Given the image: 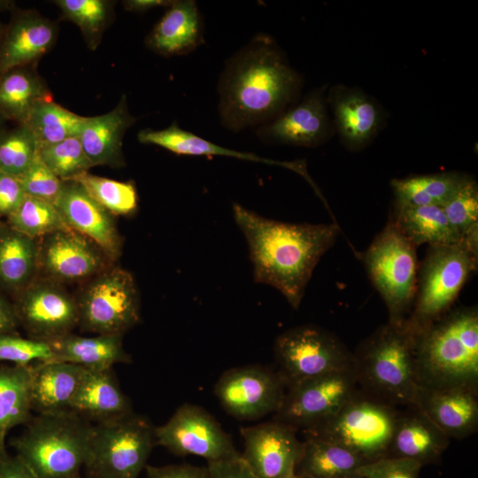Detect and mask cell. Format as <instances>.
Wrapping results in <instances>:
<instances>
[{
  "mask_svg": "<svg viewBox=\"0 0 478 478\" xmlns=\"http://www.w3.org/2000/svg\"><path fill=\"white\" fill-rule=\"evenodd\" d=\"M25 197L19 178L0 170V218L9 217Z\"/></svg>",
  "mask_w": 478,
  "mask_h": 478,
  "instance_id": "obj_46",
  "label": "cell"
},
{
  "mask_svg": "<svg viewBox=\"0 0 478 478\" xmlns=\"http://www.w3.org/2000/svg\"><path fill=\"white\" fill-rule=\"evenodd\" d=\"M12 305L19 325L31 339L49 343L79 325L76 299L50 281L30 283Z\"/></svg>",
  "mask_w": 478,
  "mask_h": 478,
  "instance_id": "obj_15",
  "label": "cell"
},
{
  "mask_svg": "<svg viewBox=\"0 0 478 478\" xmlns=\"http://www.w3.org/2000/svg\"><path fill=\"white\" fill-rule=\"evenodd\" d=\"M50 97L38 76L25 66L0 75V114L23 124L34 105Z\"/></svg>",
  "mask_w": 478,
  "mask_h": 478,
  "instance_id": "obj_35",
  "label": "cell"
},
{
  "mask_svg": "<svg viewBox=\"0 0 478 478\" xmlns=\"http://www.w3.org/2000/svg\"><path fill=\"white\" fill-rule=\"evenodd\" d=\"M450 438L419 408L407 407L397 418L386 457L404 458L422 466L437 462Z\"/></svg>",
  "mask_w": 478,
  "mask_h": 478,
  "instance_id": "obj_25",
  "label": "cell"
},
{
  "mask_svg": "<svg viewBox=\"0 0 478 478\" xmlns=\"http://www.w3.org/2000/svg\"><path fill=\"white\" fill-rule=\"evenodd\" d=\"M7 224L34 240L68 227L55 204L29 196L7 217Z\"/></svg>",
  "mask_w": 478,
  "mask_h": 478,
  "instance_id": "obj_37",
  "label": "cell"
},
{
  "mask_svg": "<svg viewBox=\"0 0 478 478\" xmlns=\"http://www.w3.org/2000/svg\"><path fill=\"white\" fill-rule=\"evenodd\" d=\"M6 120L0 114V133L5 129Z\"/></svg>",
  "mask_w": 478,
  "mask_h": 478,
  "instance_id": "obj_53",
  "label": "cell"
},
{
  "mask_svg": "<svg viewBox=\"0 0 478 478\" xmlns=\"http://www.w3.org/2000/svg\"><path fill=\"white\" fill-rule=\"evenodd\" d=\"M76 299L79 326L96 335H121L140 320L135 280L124 269L108 270L92 280Z\"/></svg>",
  "mask_w": 478,
  "mask_h": 478,
  "instance_id": "obj_11",
  "label": "cell"
},
{
  "mask_svg": "<svg viewBox=\"0 0 478 478\" xmlns=\"http://www.w3.org/2000/svg\"><path fill=\"white\" fill-rule=\"evenodd\" d=\"M288 478H312V477L295 472L292 475H290Z\"/></svg>",
  "mask_w": 478,
  "mask_h": 478,
  "instance_id": "obj_54",
  "label": "cell"
},
{
  "mask_svg": "<svg viewBox=\"0 0 478 478\" xmlns=\"http://www.w3.org/2000/svg\"><path fill=\"white\" fill-rule=\"evenodd\" d=\"M358 391L354 367L309 378L287 388L273 420L304 430L335 412Z\"/></svg>",
  "mask_w": 478,
  "mask_h": 478,
  "instance_id": "obj_12",
  "label": "cell"
},
{
  "mask_svg": "<svg viewBox=\"0 0 478 478\" xmlns=\"http://www.w3.org/2000/svg\"><path fill=\"white\" fill-rule=\"evenodd\" d=\"M43 237L38 249V263L51 278L75 281L102 270V251L81 234L67 227Z\"/></svg>",
  "mask_w": 478,
  "mask_h": 478,
  "instance_id": "obj_20",
  "label": "cell"
},
{
  "mask_svg": "<svg viewBox=\"0 0 478 478\" xmlns=\"http://www.w3.org/2000/svg\"><path fill=\"white\" fill-rule=\"evenodd\" d=\"M155 443L177 456L194 455L207 462L238 454L231 436L203 407L185 403L163 425L155 427Z\"/></svg>",
  "mask_w": 478,
  "mask_h": 478,
  "instance_id": "obj_13",
  "label": "cell"
},
{
  "mask_svg": "<svg viewBox=\"0 0 478 478\" xmlns=\"http://www.w3.org/2000/svg\"><path fill=\"white\" fill-rule=\"evenodd\" d=\"M88 194L112 215H128L138 205V196L132 182L119 181L83 173L74 180Z\"/></svg>",
  "mask_w": 478,
  "mask_h": 478,
  "instance_id": "obj_38",
  "label": "cell"
},
{
  "mask_svg": "<svg viewBox=\"0 0 478 478\" xmlns=\"http://www.w3.org/2000/svg\"><path fill=\"white\" fill-rule=\"evenodd\" d=\"M477 388L468 384L420 386L415 407L450 439H462L478 428Z\"/></svg>",
  "mask_w": 478,
  "mask_h": 478,
  "instance_id": "obj_18",
  "label": "cell"
},
{
  "mask_svg": "<svg viewBox=\"0 0 478 478\" xmlns=\"http://www.w3.org/2000/svg\"><path fill=\"white\" fill-rule=\"evenodd\" d=\"M12 440L35 478H82L94 425L73 412L36 414Z\"/></svg>",
  "mask_w": 478,
  "mask_h": 478,
  "instance_id": "obj_5",
  "label": "cell"
},
{
  "mask_svg": "<svg viewBox=\"0 0 478 478\" xmlns=\"http://www.w3.org/2000/svg\"><path fill=\"white\" fill-rule=\"evenodd\" d=\"M66 226L92 241L104 254L116 258L120 238L112 214L75 181H64L55 203Z\"/></svg>",
  "mask_w": 478,
  "mask_h": 478,
  "instance_id": "obj_21",
  "label": "cell"
},
{
  "mask_svg": "<svg viewBox=\"0 0 478 478\" xmlns=\"http://www.w3.org/2000/svg\"><path fill=\"white\" fill-rule=\"evenodd\" d=\"M478 262V239L429 246L419 266L416 294L406 319L418 332L445 315Z\"/></svg>",
  "mask_w": 478,
  "mask_h": 478,
  "instance_id": "obj_6",
  "label": "cell"
},
{
  "mask_svg": "<svg viewBox=\"0 0 478 478\" xmlns=\"http://www.w3.org/2000/svg\"><path fill=\"white\" fill-rule=\"evenodd\" d=\"M327 103L333 113L335 129L350 150L366 147L382 127L381 106L359 89L335 85L328 90Z\"/></svg>",
  "mask_w": 478,
  "mask_h": 478,
  "instance_id": "obj_19",
  "label": "cell"
},
{
  "mask_svg": "<svg viewBox=\"0 0 478 478\" xmlns=\"http://www.w3.org/2000/svg\"><path fill=\"white\" fill-rule=\"evenodd\" d=\"M137 138L140 143L154 144L179 155L189 156H225L247 161L279 165L293 169L307 177L305 167L296 163L280 162L258 157L253 153L242 152L221 147L191 132L181 129L176 122L165 129H143Z\"/></svg>",
  "mask_w": 478,
  "mask_h": 478,
  "instance_id": "obj_29",
  "label": "cell"
},
{
  "mask_svg": "<svg viewBox=\"0 0 478 478\" xmlns=\"http://www.w3.org/2000/svg\"><path fill=\"white\" fill-rule=\"evenodd\" d=\"M300 75L273 38L258 34L227 62L219 80V114L234 132L261 126L294 103Z\"/></svg>",
  "mask_w": 478,
  "mask_h": 478,
  "instance_id": "obj_1",
  "label": "cell"
},
{
  "mask_svg": "<svg viewBox=\"0 0 478 478\" xmlns=\"http://www.w3.org/2000/svg\"><path fill=\"white\" fill-rule=\"evenodd\" d=\"M233 213L249 246L254 281L277 289L297 309L316 265L336 241L339 227L274 220L237 204Z\"/></svg>",
  "mask_w": 478,
  "mask_h": 478,
  "instance_id": "obj_2",
  "label": "cell"
},
{
  "mask_svg": "<svg viewBox=\"0 0 478 478\" xmlns=\"http://www.w3.org/2000/svg\"><path fill=\"white\" fill-rule=\"evenodd\" d=\"M204 42V21L193 0L173 1L146 39L147 46L166 56L186 55Z\"/></svg>",
  "mask_w": 478,
  "mask_h": 478,
  "instance_id": "obj_26",
  "label": "cell"
},
{
  "mask_svg": "<svg viewBox=\"0 0 478 478\" xmlns=\"http://www.w3.org/2000/svg\"><path fill=\"white\" fill-rule=\"evenodd\" d=\"M56 29L48 19L32 12L15 13L0 41V75L26 66L54 43Z\"/></svg>",
  "mask_w": 478,
  "mask_h": 478,
  "instance_id": "obj_24",
  "label": "cell"
},
{
  "mask_svg": "<svg viewBox=\"0 0 478 478\" xmlns=\"http://www.w3.org/2000/svg\"><path fill=\"white\" fill-rule=\"evenodd\" d=\"M278 372L287 387L328 373L354 367L353 353L333 333L302 325L281 334L274 343Z\"/></svg>",
  "mask_w": 478,
  "mask_h": 478,
  "instance_id": "obj_10",
  "label": "cell"
},
{
  "mask_svg": "<svg viewBox=\"0 0 478 478\" xmlns=\"http://www.w3.org/2000/svg\"><path fill=\"white\" fill-rule=\"evenodd\" d=\"M208 478H258L238 453L227 459L207 462Z\"/></svg>",
  "mask_w": 478,
  "mask_h": 478,
  "instance_id": "obj_47",
  "label": "cell"
},
{
  "mask_svg": "<svg viewBox=\"0 0 478 478\" xmlns=\"http://www.w3.org/2000/svg\"><path fill=\"white\" fill-rule=\"evenodd\" d=\"M135 121V119L127 111L125 96L111 112L85 118L79 139L94 166H119L124 164L122 140L125 132Z\"/></svg>",
  "mask_w": 478,
  "mask_h": 478,
  "instance_id": "obj_27",
  "label": "cell"
},
{
  "mask_svg": "<svg viewBox=\"0 0 478 478\" xmlns=\"http://www.w3.org/2000/svg\"><path fill=\"white\" fill-rule=\"evenodd\" d=\"M297 431L274 420L241 428V457L258 478H288L296 472L303 451Z\"/></svg>",
  "mask_w": 478,
  "mask_h": 478,
  "instance_id": "obj_16",
  "label": "cell"
},
{
  "mask_svg": "<svg viewBox=\"0 0 478 478\" xmlns=\"http://www.w3.org/2000/svg\"><path fill=\"white\" fill-rule=\"evenodd\" d=\"M442 207L462 241L478 237V186L474 179L466 181Z\"/></svg>",
  "mask_w": 478,
  "mask_h": 478,
  "instance_id": "obj_41",
  "label": "cell"
},
{
  "mask_svg": "<svg viewBox=\"0 0 478 478\" xmlns=\"http://www.w3.org/2000/svg\"><path fill=\"white\" fill-rule=\"evenodd\" d=\"M471 178L459 172H445L394 179L390 185L395 206H443Z\"/></svg>",
  "mask_w": 478,
  "mask_h": 478,
  "instance_id": "obj_34",
  "label": "cell"
},
{
  "mask_svg": "<svg viewBox=\"0 0 478 478\" xmlns=\"http://www.w3.org/2000/svg\"><path fill=\"white\" fill-rule=\"evenodd\" d=\"M26 196L55 204L64 186L42 160L39 152L28 168L19 177Z\"/></svg>",
  "mask_w": 478,
  "mask_h": 478,
  "instance_id": "obj_44",
  "label": "cell"
},
{
  "mask_svg": "<svg viewBox=\"0 0 478 478\" xmlns=\"http://www.w3.org/2000/svg\"><path fill=\"white\" fill-rule=\"evenodd\" d=\"M12 6V4H11V2H8V1H0V11H4V10H6V9H11ZM4 29H5V26L2 24V22L0 21V41H1V38L4 35Z\"/></svg>",
  "mask_w": 478,
  "mask_h": 478,
  "instance_id": "obj_52",
  "label": "cell"
},
{
  "mask_svg": "<svg viewBox=\"0 0 478 478\" xmlns=\"http://www.w3.org/2000/svg\"><path fill=\"white\" fill-rule=\"evenodd\" d=\"M416 248L389 218L363 255L367 274L388 308L390 322H403L412 311L419 269Z\"/></svg>",
  "mask_w": 478,
  "mask_h": 478,
  "instance_id": "obj_8",
  "label": "cell"
},
{
  "mask_svg": "<svg viewBox=\"0 0 478 478\" xmlns=\"http://www.w3.org/2000/svg\"><path fill=\"white\" fill-rule=\"evenodd\" d=\"M403 235L415 246L446 245L462 241L440 205L395 206L390 217Z\"/></svg>",
  "mask_w": 478,
  "mask_h": 478,
  "instance_id": "obj_33",
  "label": "cell"
},
{
  "mask_svg": "<svg viewBox=\"0 0 478 478\" xmlns=\"http://www.w3.org/2000/svg\"><path fill=\"white\" fill-rule=\"evenodd\" d=\"M66 18L77 24L89 42L96 41L107 20L108 3L102 0L56 1Z\"/></svg>",
  "mask_w": 478,
  "mask_h": 478,
  "instance_id": "obj_42",
  "label": "cell"
},
{
  "mask_svg": "<svg viewBox=\"0 0 478 478\" xmlns=\"http://www.w3.org/2000/svg\"><path fill=\"white\" fill-rule=\"evenodd\" d=\"M351 478H364V477H351Z\"/></svg>",
  "mask_w": 478,
  "mask_h": 478,
  "instance_id": "obj_55",
  "label": "cell"
},
{
  "mask_svg": "<svg viewBox=\"0 0 478 478\" xmlns=\"http://www.w3.org/2000/svg\"><path fill=\"white\" fill-rule=\"evenodd\" d=\"M418 335L407 320L388 321L361 343L353 358L364 392L396 407L415 406L420 387Z\"/></svg>",
  "mask_w": 478,
  "mask_h": 478,
  "instance_id": "obj_3",
  "label": "cell"
},
{
  "mask_svg": "<svg viewBox=\"0 0 478 478\" xmlns=\"http://www.w3.org/2000/svg\"><path fill=\"white\" fill-rule=\"evenodd\" d=\"M29 366L0 364V463L9 454L5 448L9 430L26 425L34 416L30 405Z\"/></svg>",
  "mask_w": 478,
  "mask_h": 478,
  "instance_id": "obj_31",
  "label": "cell"
},
{
  "mask_svg": "<svg viewBox=\"0 0 478 478\" xmlns=\"http://www.w3.org/2000/svg\"><path fill=\"white\" fill-rule=\"evenodd\" d=\"M39 155L51 172L63 181H73L94 166L79 136L40 147Z\"/></svg>",
  "mask_w": 478,
  "mask_h": 478,
  "instance_id": "obj_40",
  "label": "cell"
},
{
  "mask_svg": "<svg viewBox=\"0 0 478 478\" xmlns=\"http://www.w3.org/2000/svg\"><path fill=\"white\" fill-rule=\"evenodd\" d=\"M420 386H478V312L449 311L418 335Z\"/></svg>",
  "mask_w": 478,
  "mask_h": 478,
  "instance_id": "obj_4",
  "label": "cell"
},
{
  "mask_svg": "<svg viewBox=\"0 0 478 478\" xmlns=\"http://www.w3.org/2000/svg\"><path fill=\"white\" fill-rule=\"evenodd\" d=\"M146 478H208L207 466L174 464L162 466L147 465Z\"/></svg>",
  "mask_w": 478,
  "mask_h": 478,
  "instance_id": "obj_48",
  "label": "cell"
},
{
  "mask_svg": "<svg viewBox=\"0 0 478 478\" xmlns=\"http://www.w3.org/2000/svg\"><path fill=\"white\" fill-rule=\"evenodd\" d=\"M121 335H96L91 337L66 335L49 342L53 359L87 369H110L115 364L131 363L123 347Z\"/></svg>",
  "mask_w": 478,
  "mask_h": 478,
  "instance_id": "obj_28",
  "label": "cell"
},
{
  "mask_svg": "<svg viewBox=\"0 0 478 478\" xmlns=\"http://www.w3.org/2000/svg\"><path fill=\"white\" fill-rule=\"evenodd\" d=\"M301 459L296 473L312 478H351L367 463L349 449L334 442L313 436L303 441Z\"/></svg>",
  "mask_w": 478,
  "mask_h": 478,
  "instance_id": "obj_32",
  "label": "cell"
},
{
  "mask_svg": "<svg viewBox=\"0 0 478 478\" xmlns=\"http://www.w3.org/2000/svg\"><path fill=\"white\" fill-rule=\"evenodd\" d=\"M325 87L307 94L257 129L258 138L269 143L302 147L319 146L330 136L332 126L328 112Z\"/></svg>",
  "mask_w": 478,
  "mask_h": 478,
  "instance_id": "obj_17",
  "label": "cell"
},
{
  "mask_svg": "<svg viewBox=\"0 0 478 478\" xmlns=\"http://www.w3.org/2000/svg\"><path fill=\"white\" fill-rule=\"evenodd\" d=\"M155 443V427L134 412L93 427L84 465L87 478H139Z\"/></svg>",
  "mask_w": 478,
  "mask_h": 478,
  "instance_id": "obj_9",
  "label": "cell"
},
{
  "mask_svg": "<svg viewBox=\"0 0 478 478\" xmlns=\"http://www.w3.org/2000/svg\"><path fill=\"white\" fill-rule=\"evenodd\" d=\"M287 388L278 370L251 365L223 373L214 386V394L229 415L251 420L274 414Z\"/></svg>",
  "mask_w": 478,
  "mask_h": 478,
  "instance_id": "obj_14",
  "label": "cell"
},
{
  "mask_svg": "<svg viewBox=\"0 0 478 478\" xmlns=\"http://www.w3.org/2000/svg\"><path fill=\"white\" fill-rule=\"evenodd\" d=\"M39 152V144L30 129L18 124L0 133V170L19 177Z\"/></svg>",
  "mask_w": 478,
  "mask_h": 478,
  "instance_id": "obj_39",
  "label": "cell"
},
{
  "mask_svg": "<svg viewBox=\"0 0 478 478\" xmlns=\"http://www.w3.org/2000/svg\"><path fill=\"white\" fill-rule=\"evenodd\" d=\"M37 266L35 240L0 223V285L18 295L32 283Z\"/></svg>",
  "mask_w": 478,
  "mask_h": 478,
  "instance_id": "obj_30",
  "label": "cell"
},
{
  "mask_svg": "<svg viewBox=\"0 0 478 478\" xmlns=\"http://www.w3.org/2000/svg\"><path fill=\"white\" fill-rule=\"evenodd\" d=\"M18 325L13 305L0 296V335L15 333Z\"/></svg>",
  "mask_w": 478,
  "mask_h": 478,
  "instance_id": "obj_50",
  "label": "cell"
},
{
  "mask_svg": "<svg viewBox=\"0 0 478 478\" xmlns=\"http://www.w3.org/2000/svg\"><path fill=\"white\" fill-rule=\"evenodd\" d=\"M398 413L396 406L359 390L335 412L302 431L370 462L387 456Z\"/></svg>",
  "mask_w": 478,
  "mask_h": 478,
  "instance_id": "obj_7",
  "label": "cell"
},
{
  "mask_svg": "<svg viewBox=\"0 0 478 478\" xmlns=\"http://www.w3.org/2000/svg\"><path fill=\"white\" fill-rule=\"evenodd\" d=\"M30 405L36 414L71 412L70 406L86 368L57 360L30 366Z\"/></svg>",
  "mask_w": 478,
  "mask_h": 478,
  "instance_id": "obj_23",
  "label": "cell"
},
{
  "mask_svg": "<svg viewBox=\"0 0 478 478\" xmlns=\"http://www.w3.org/2000/svg\"><path fill=\"white\" fill-rule=\"evenodd\" d=\"M423 466L414 460L384 457L363 465L357 472V477L364 478H420Z\"/></svg>",
  "mask_w": 478,
  "mask_h": 478,
  "instance_id": "obj_45",
  "label": "cell"
},
{
  "mask_svg": "<svg viewBox=\"0 0 478 478\" xmlns=\"http://www.w3.org/2000/svg\"><path fill=\"white\" fill-rule=\"evenodd\" d=\"M53 359L49 343L24 338L16 333L0 335V362L17 366H29L35 362Z\"/></svg>",
  "mask_w": 478,
  "mask_h": 478,
  "instance_id": "obj_43",
  "label": "cell"
},
{
  "mask_svg": "<svg viewBox=\"0 0 478 478\" xmlns=\"http://www.w3.org/2000/svg\"><path fill=\"white\" fill-rule=\"evenodd\" d=\"M85 118L58 105L48 97L34 105L23 124L34 134L40 148L79 136Z\"/></svg>",
  "mask_w": 478,
  "mask_h": 478,
  "instance_id": "obj_36",
  "label": "cell"
},
{
  "mask_svg": "<svg viewBox=\"0 0 478 478\" xmlns=\"http://www.w3.org/2000/svg\"><path fill=\"white\" fill-rule=\"evenodd\" d=\"M70 412L96 425L120 419L133 412V407L121 390L112 368H86Z\"/></svg>",
  "mask_w": 478,
  "mask_h": 478,
  "instance_id": "obj_22",
  "label": "cell"
},
{
  "mask_svg": "<svg viewBox=\"0 0 478 478\" xmlns=\"http://www.w3.org/2000/svg\"><path fill=\"white\" fill-rule=\"evenodd\" d=\"M172 2L167 0H127L123 2V5L127 11L144 12L156 7H168Z\"/></svg>",
  "mask_w": 478,
  "mask_h": 478,
  "instance_id": "obj_51",
  "label": "cell"
},
{
  "mask_svg": "<svg viewBox=\"0 0 478 478\" xmlns=\"http://www.w3.org/2000/svg\"><path fill=\"white\" fill-rule=\"evenodd\" d=\"M0 478H35L15 455L8 454L0 463Z\"/></svg>",
  "mask_w": 478,
  "mask_h": 478,
  "instance_id": "obj_49",
  "label": "cell"
}]
</instances>
